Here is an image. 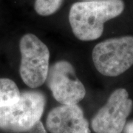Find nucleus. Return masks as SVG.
Wrapping results in <instances>:
<instances>
[{
	"label": "nucleus",
	"instance_id": "obj_3",
	"mask_svg": "<svg viewBox=\"0 0 133 133\" xmlns=\"http://www.w3.org/2000/svg\"><path fill=\"white\" fill-rule=\"evenodd\" d=\"M92 60L101 74L120 76L133 65V36L109 38L96 44Z\"/></svg>",
	"mask_w": 133,
	"mask_h": 133
},
{
	"label": "nucleus",
	"instance_id": "obj_9",
	"mask_svg": "<svg viewBox=\"0 0 133 133\" xmlns=\"http://www.w3.org/2000/svg\"><path fill=\"white\" fill-rule=\"evenodd\" d=\"M63 0H36L34 8L40 16H48L55 14L60 8Z\"/></svg>",
	"mask_w": 133,
	"mask_h": 133
},
{
	"label": "nucleus",
	"instance_id": "obj_5",
	"mask_svg": "<svg viewBox=\"0 0 133 133\" xmlns=\"http://www.w3.org/2000/svg\"><path fill=\"white\" fill-rule=\"evenodd\" d=\"M46 81L53 97L62 104H77L86 95L85 87L77 78L74 67L66 61L53 64Z\"/></svg>",
	"mask_w": 133,
	"mask_h": 133
},
{
	"label": "nucleus",
	"instance_id": "obj_4",
	"mask_svg": "<svg viewBox=\"0 0 133 133\" xmlns=\"http://www.w3.org/2000/svg\"><path fill=\"white\" fill-rule=\"evenodd\" d=\"M20 76L29 87L36 88L46 81L49 71L50 51L47 45L32 33L25 34L19 42Z\"/></svg>",
	"mask_w": 133,
	"mask_h": 133
},
{
	"label": "nucleus",
	"instance_id": "obj_10",
	"mask_svg": "<svg viewBox=\"0 0 133 133\" xmlns=\"http://www.w3.org/2000/svg\"><path fill=\"white\" fill-rule=\"evenodd\" d=\"M28 133H47L42 122L39 120L33 126V127L28 131Z\"/></svg>",
	"mask_w": 133,
	"mask_h": 133
},
{
	"label": "nucleus",
	"instance_id": "obj_1",
	"mask_svg": "<svg viewBox=\"0 0 133 133\" xmlns=\"http://www.w3.org/2000/svg\"><path fill=\"white\" fill-rule=\"evenodd\" d=\"M123 0H92L72 5L69 21L76 37L81 41H92L101 36L104 23L122 14Z\"/></svg>",
	"mask_w": 133,
	"mask_h": 133
},
{
	"label": "nucleus",
	"instance_id": "obj_8",
	"mask_svg": "<svg viewBox=\"0 0 133 133\" xmlns=\"http://www.w3.org/2000/svg\"><path fill=\"white\" fill-rule=\"evenodd\" d=\"M21 92L14 81L9 78H0V108L16 103Z\"/></svg>",
	"mask_w": 133,
	"mask_h": 133
},
{
	"label": "nucleus",
	"instance_id": "obj_7",
	"mask_svg": "<svg viewBox=\"0 0 133 133\" xmlns=\"http://www.w3.org/2000/svg\"><path fill=\"white\" fill-rule=\"evenodd\" d=\"M50 133H90L89 123L78 104H62L52 109L46 119Z\"/></svg>",
	"mask_w": 133,
	"mask_h": 133
},
{
	"label": "nucleus",
	"instance_id": "obj_6",
	"mask_svg": "<svg viewBox=\"0 0 133 133\" xmlns=\"http://www.w3.org/2000/svg\"><path fill=\"white\" fill-rule=\"evenodd\" d=\"M132 107L128 92L123 88L117 89L93 117L92 128L96 133H121Z\"/></svg>",
	"mask_w": 133,
	"mask_h": 133
},
{
	"label": "nucleus",
	"instance_id": "obj_11",
	"mask_svg": "<svg viewBox=\"0 0 133 133\" xmlns=\"http://www.w3.org/2000/svg\"><path fill=\"white\" fill-rule=\"evenodd\" d=\"M125 133H133V121L129 122L126 125L125 129H124Z\"/></svg>",
	"mask_w": 133,
	"mask_h": 133
},
{
	"label": "nucleus",
	"instance_id": "obj_2",
	"mask_svg": "<svg viewBox=\"0 0 133 133\" xmlns=\"http://www.w3.org/2000/svg\"><path fill=\"white\" fill-rule=\"evenodd\" d=\"M46 98L39 91L21 93L14 104L0 108V129L10 132H28L42 116Z\"/></svg>",
	"mask_w": 133,
	"mask_h": 133
},
{
	"label": "nucleus",
	"instance_id": "obj_12",
	"mask_svg": "<svg viewBox=\"0 0 133 133\" xmlns=\"http://www.w3.org/2000/svg\"><path fill=\"white\" fill-rule=\"evenodd\" d=\"M84 1H92V0H84Z\"/></svg>",
	"mask_w": 133,
	"mask_h": 133
}]
</instances>
